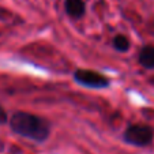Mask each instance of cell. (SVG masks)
Wrapping results in <instances>:
<instances>
[{
    "mask_svg": "<svg viewBox=\"0 0 154 154\" xmlns=\"http://www.w3.org/2000/svg\"><path fill=\"white\" fill-rule=\"evenodd\" d=\"M8 124L12 132L35 143H44L51 135V123L29 112H15Z\"/></svg>",
    "mask_w": 154,
    "mask_h": 154,
    "instance_id": "6da1fadb",
    "label": "cell"
},
{
    "mask_svg": "<svg viewBox=\"0 0 154 154\" xmlns=\"http://www.w3.org/2000/svg\"><path fill=\"white\" fill-rule=\"evenodd\" d=\"M123 139L125 143L137 147L149 146L154 139V131L146 124H131L123 132Z\"/></svg>",
    "mask_w": 154,
    "mask_h": 154,
    "instance_id": "7a4b0ae2",
    "label": "cell"
},
{
    "mask_svg": "<svg viewBox=\"0 0 154 154\" xmlns=\"http://www.w3.org/2000/svg\"><path fill=\"white\" fill-rule=\"evenodd\" d=\"M74 81L87 89H106L111 85V81L108 76L93 70L74 71Z\"/></svg>",
    "mask_w": 154,
    "mask_h": 154,
    "instance_id": "3957f363",
    "label": "cell"
},
{
    "mask_svg": "<svg viewBox=\"0 0 154 154\" xmlns=\"http://www.w3.org/2000/svg\"><path fill=\"white\" fill-rule=\"evenodd\" d=\"M64 10L68 17L74 18V19H81L86 14V4L83 0H66Z\"/></svg>",
    "mask_w": 154,
    "mask_h": 154,
    "instance_id": "277c9868",
    "label": "cell"
},
{
    "mask_svg": "<svg viewBox=\"0 0 154 154\" xmlns=\"http://www.w3.org/2000/svg\"><path fill=\"white\" fill-rule=\"evenodd\" d=\"M138 63L146 70H154V47L147 45L140 49L138 55Z\"/></svg>",
    "mask_w": 154,
    "mask_h": 154,
    "instance_id": "5b68a950",
    "label": "cell"
},
{
    "mask_svg": "<svg viewBox=\"0 0 154 154\" xmlns=\"http://www.w3.org/2000/svg\"><path fill=\"white\" fill-rule=\"evenodd\" d=\"M112 45L117 52H127L131 47V42L128 40V37H125L124 34H117L112 41Z\"/></svg>",
    "mask_w": 154,
    "mask_h": 154,
    "instance_id": "8992f818",
    "label": "cell"
},
{
    "mask_svg": "<svg viewBox=\"0 0 154 154\" xmlns=\"http://www.w3.org/2000/svg\"><path fill=\"white\" fill-rule=\"evenodd\" d=\"M8 122H10L8 115H7V112L4 111V108L0 105V124H7Z\"/></svg>",
    "mask_w": 154,
    "mask_h": 154,
    "instance_id": "52a82bcc",
    "label": "cell"
},
{
    "mask_svg": "<svg viewBox=\"0 0 154 154\" xmlns=\"http://www.w3.org/2000/svg\"><path fill=\"white\" fill-rule=\"evenodd\" d=\"M3 18H4V11L0 8V19H3Z\"/></svg>",
    "mask_w": 154,
    "mask_h": 154,
    "instance_id": "ba28073f",
    "label": "cell"
}]
</instances>
